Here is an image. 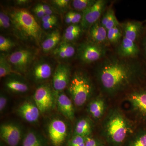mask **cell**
Masks as SVG:
<instances>
[{"label": "cell", "mask_w": 146, "mask_h": 146, "mask_svg": "<svg viewBox=\"0 0 146 146\" xmlns=\"http://www.w3.org/2000/svg\"><path fill=\"white\" fill-rule=\"evenodd\" d=\"M35 56L31 50L21 49L13 52L7 57L13 70L19 74L27 72L34 60Z\"/></svg>", "instance_id": "30bf717a"}, {"label": "cell", "mask_w": 146, "mask_h": 146, "mask_svg": "<svg viewBox=\"0 0 146 146\" xmlns=\"http://www.w3.org/2000/svg\"><path fill=\"white\" fill-rule=\"evenodd\" d=\"M71 77L70 66L64 63L58 64L52 76V86L56 93L63 91L67 88Z\"/></svg>", "instance_id": "4fadbf2b"}, {"label": "cell", "mask_w": 146, "mask_h": 146, "mask_svg": "<svg viewBox=\"0 0 146 146\" xmlns=\"http://www.w3.org/2000/svg\"><path fill=\"white\" fill-rule=\"evenodd\" d=\"M143 24L140 22L129 21L123 24L124 37L136 42L141 34Z\"/></svg>", "instance_id": "7402d4cb"}, {"label": "cell", "mask_w": 146, "mask_h": 146, "mask_svg": "<svg viewBox=\"0 0 146 146\" xmlns=\"http://www.w3.org/2000/svg\"><path fill=\"white\" fill-rule=\"evenodd\" d=\"M86 137L72 135L69 139L66 146H85Z\"/></svg>", "instance_id": "4dcf8cb0"}, {"label": "cell", "mask_w": 146, "mask_h": 146, "mask_svg": "<svg viewBox=\"0 0 146 146\" xmlns=\"http://www.w3.org/2000/svg\"><path fill=\"white\" fill-rule=\"evenodd\" d=\"M106 108L105 100L102 97L99 96L90 101L87 104L86 111L92 119L98 121L103 117Z\"/></svg>", "instance_id": "e0dca14e"}, {"label": "cell", "mask_w": 146, "mask_h": 146, "mask_svg": "<svg viewBox=\"0 0 146 146\" xmlns=\"http://www.w3.org/2000/svg\"><path fill=\"white\" fill-rule=\"evenodd\" d=\"M68 93L75 107H83L91 98L94 86L89 76L83 71H76L67 87Z\"/></svg>", "instance_id": "277c9868"}, {"label": "cell", "mask_w": 146, "mask_h": 146, "mask_svg": "<svg viewBox=\"0 0 146 146\" xmlns=\"http://www.w3.org/2000/svg\"><path fill=\"white\" fill-rule=\"evenodd\" d=\"M33 12L36 16L40 19H42V18L45 16L44 12L36 5L35 6V7L33 9Z\"/></svg>", "instance_id": "f35d334b"}, {"label": "cell", "mask_w": 146, "mask_h": 146, "mask_svg": "<svg viewBox=\"0 0 146 146\" xmlns=\"http://www.w3.org/2000/svg\"><path fill=\"white\" fill-rule=\"evenodd\" d=\"M117 51L120 57L129 58L136 57L140 50L135 42L123 37Z\"/></svg>", "instance_id": "d6986e66"}, {"label": "cell", "mask_w": 146, "mask_h": 146, "mask_svg": "<svg viewBox=\"0 0 146 146\" xmlns=\"http://www.w3.org/2000/svg\"><path fill=\"white\" fill-rule=\"evenodd\" d=\"M75 52L74 46L70 42L65 41L61 42L53 51V54L54 55L63 59L72 57Z\"/></svg>", "instance_id": "603a6c76"}, {"label": "cell", "mask_w": 146, "mask_h": 146, "mask_svg": "<svg viewBox=\"0 0 146 146\" xmlns=\"http://www.w3.org/2000/svg\"><path fill=\"white\" fill-rule=\"evenodd\" d=\"M104 139L91 135L86 138L85 146H107Z\"/></svg>", "instance_id": "1f68e13d"}, {"label": "cell", "mask_w": 146, "mask_h": 146, "mask_svg": "<svg viewBox=\"0 0 146 146\" xmlns=\"http://www.w3.org/2000/svg\"><path fill=\"white\" fill-rule=\"evenodd\" d=\"M31 1L27 0H17L15 1L16 5H24L28 4Z\"/></svg>", "instance_id": "7bdbcfd3"}, {"label": "cell", "mask_w": 146, "mask_h": 146, "mask_svg": "<svg viewBox=\"0 0 146 146\" xmlns=\"http://www.w3.org/2000/svg\"><path fill=\"white\" fill-rule=\"evenodd\" d=\"M107 3V1L104 0H98L94 5L83 11L81 21L82 30L89 29L93 25L98 21Z\"/></svg>", "instance_id": "7c38bea8"}, {"label": "cell", "mask_w": 146, "mask_h": 146, "mask_svg": "<svg viewBox=\"0 0 146 146\" xmlns=\"http://www.w3.org/2000/svg\"><path fill=\"white\" fill-rule=\"evenodd\" d=\"M95 0H74L72 2V6L74 9L84 11L95 3Z\"/></svg>", "instance_id": "f1b7e54d"}, {"label": "cell", "mask_w": 146, "mask_h": 146, "mask_svg": "<svg viewBox=\"0 0 146 146\" xmlns=\"http://www.w3.org/2000/svg\"><path fill=\"white\" fill-rule=\"evenodd\" d=\"M57 21H48V22L42 23V26L45 30L49 29L52 28L57 23Z\"/></svg>", "instance_id": "74e56055"}, {"label": "cell", "mask_w": 146, "mask_h": 146, "mask_svg": "<svg viewBox=\"0 0 146 146\" xmlns=\"http://www.w3.org/2000/svg\"><path fill=\"white\" fill-rule=\"evenodd\" d=\"M9 16L13 28L22 37L34 40L37 43L41 40L42 28L28 11L15 9L10 12Z\"/></svg>", "instance_id": "3957f363"}, {"label": "cell", "mask_w": 146, "mask_h": 146, "mask_svg": "<svg viewBox=\"0 0 146 146\" xmlns=\"http://www.w3.org/2000/svg\"><path fill=\"white\" fill-rule=\"evenodd\" d=\"M145 21V22H146V21Z\"/></svg>", "instance_id": "bcb514c9"}, {"label": "cell", "mask_w": 146, "mask_h": 146, "mask_svg": "<svg viewBox=\"0 0 146 146\" xmlns=\"http://www.w3.org/2000/svg\"><path fill=\"white\" fill-rule=\"evenodd\" d=\"M123 146H146V130L142 129L134 132Z\"/></svg>", "instance_id": "d4e9b609"}, {"label": "cell", "mask_w": 146, "mask_h": 146, "mask_svg": "<svg viewBox=\"0 0 146 146\" xmlns=\"http://www.w3.org/2000/svg\"><path fill=\"white\" fill-rule=\"evenodd\" d=\"M8 98L7 96L3 92L0 94V113L3 114L5 111L7 106Z\"/></svg>", "instance_id": "e575fe53"}, {"label": "cell", "mask_w": 146, "mask_h": 146, "mask_svg": "<svg viewBox=\"0 0 146 146\" xmlns=\"http://www.w3.org/2000/svg\"><path fill=\"white\" fill-rule=\"evenodd\" d=\"M61 35L59 30L55 29L48 35L42 43V50L44 52H47L54 49L59 43Z\"/></svg>", "instance_id": "cb8c5ba5"}, {"label": "cell", "mask_w": 146, "mask_h": 146, "mask_svg": "<svg viewBox=\"0 0 146 146\" xmlns=\"http://www.w3.org/2000/svg\"><path fill=\"white\" fill-rule=\"evenodd\" d=\"M122 31L119 26L115 27L107 31V39L112 43H118L122 36Z\"/></svg>", "instance_id": "f546056e"}, {"label": "cell", "mask_w": 146, "mask_h": 146, "mask_svg": "<svg viewBox=\"0 0 146 146\" xmlns=\"http://www.w3.org/2000/svg\"><path fill=\"white\" fill-rule=\"evenodd\" d=\"M22 146H47V142L44 137L39 132L30 129L25 133Z\"/></svg>", "instance_id": "44dd1931"}, {"label": "cell", "mask_w": 146, "mask_h": 146, "mask_svg": "<svg viewBox=\"0 0 146 146\" xmlns=\"http://www.w3.org/2000/svg\"><path fill=\"white\" fill-rule=\"evenodd\" d=\"M127 100L136 117L146 123V86L131 92L127 96Z\"/></svg>", "instance_id": "9c48e42d"}, {"label": "cell", "mask_w": 146, "mask_h": 146, "mask_svg": "<svg viewBox=\"0 0 146 146\" xmlns=\"http://www.w3.org/2000/svg\"><path fill=\"white\" fill-rule=\"evenodd\" d=\"M72 11H70L65 15V23L68 24H72Z\"/></svg>", "instance_id": "b9f144b4"}, {"label": "cell", "mask_w": 146, "mask_h": 146, "mask_svg": "<svg viewBox=\"0 0 146 146\" xmlns=\"http://www.w3.org/2000/svg\"><path fill=\"white\" fill-rule=\"evenodd\" d=\"M5 145H6V144L4 143V142H3L1 140V143H0V146H6Z\"/></svg>", "instance_id": "f6af8a7d"}, {"label": "cell", "mask_w": 146, "mask_h": 146, "mask_svg": "<svg viewBox=\"0 0 146 146\" xmlns=\"http://www.w3.org/2000/svg\"><path fill=\"white\" fill-rule=\"evenodd\" d=\"M37 7H39V8L42 9L44 12H45L46 11L48 10V9H51V7L49 5H48L46 4L43 3H39L37 4L36 5Z\"/></svg>", "instance_id": "60d3db41"}, {"label": "cell", "mask_w": 146, "mask_h": 146, "mask_svg": "<svg viewBox=\"0 0 146 146\" xmlns=\"http://www.w3.org/2000/svg\"><path fill=\"white\" fill-rule=\"evenodd\" d=\"M106 50L103 45L90 41L83 42L77 49L78 58L83 63H90L102 58L106 54Z\"/></svg>", "instance_id": "ba28073f"}, {"label": "cell", "mask_w": 146, "mask_h": 146, "mask_svg": "<svg viewBox=\"0 0 146 146\" xmlns=\"http://www.w3.org/2000/svg\"><path fill=\"white\" fill-rule=\"evenodd\" d=\"M94 120L89 116H84L79 118L76 121L72 135L87 137L92 135L94 131Z\"/></svg>", "instance_id": "ac0fdd59"}, {"label": "cell", "mask_w": 146, "mask_h": 146, "mask_svg": "<svg viewBox=\"0 0 146 146\" xmlns=\"http://www.w3.org/2000/svg\"><path fill=\"white\" fill-rule=\"evenodd\" d=\"M25 133L22 125L16 122H6L0 126L1 140L8 146H19Z\"/></svg>", "instance_id": "52a82bcc"}, {"label": "cell", "mask_w": 146, "mask_h": 146, "mask_svg": "<svg viewBox=\"0 0 146 146\" xmlns=\"http://www.w3.org/2000/svg\"><path fill=\"white\" fill-rule=\"evenodd\" d=\"M46 132L53 146H63L73 134L70 121L63 117L54 115L46 124Z\"/></svg>", "instance_id": "5b68a950"}, {"label": "cell", "mask_w": 146, "mask_h": 146, "mask_svg": "<svg viewBox=\"0 0 146 146\" xmlns=\"http://www.w3.org/2000/svg\"><path fill=\"white\" fill-rule=\"evenodd\" d=\"M72 24L76 25L79 22H81L82 19V15L81 13L78 12L72 11Z\"/></svg>", "instance_id": "d590c367"}, {"label": "cell", "mask_w": 146, "mask_h": 146, "mask_svg": "<svg viewBox=\"0 0 146 146\" xmlns=\"http://www.w3.org/2000/svg\"><path fill=\"white\" fill-rule=\"evenodd\" d=\"M102 135L108 146H123L134 133L132 122L121 110L111 109L102 122Z\"/></svg>", "instance_id": "7a4b0ae2"}, {"label": "cell", "mask_w": 146, "mask_h": 146, "mask_svg": "<svg viewBox=\"0 0 146 146\" xmlns=\"http://www.w3.org/2000/svg\"><path fill=\"white\" fill-rule=\"evenodd\" d=\"M89 35L91 42L103 45L108 40L107 30L99 21L89 29Z\"/></svg>", "instance_id": "ffe728a7"}, {"label": "cell", "mask_w": 146, "mask_h": 146, "mask_svg": "<svg viewBox=\"0 0 146 146\" xmlns=\"http://www.w3.org/2000/svg\"><path fill=\"white\" fill-rule=\"evenodd\" d=\"M16 112L19 117L30 123H36L41 114L40 110L33 99L24 100L16 108Z\"/></svg>", "instance_id": "8fae6325"}, {"label": "cell", "mask_w": 146, "mask_h": 146, "mask_svg": "<svg viewBox=\"0 0 146 146\" xmlns=\"http://www.w3.org/2000/svg\"><path fill=\"white\" fill-rule=\"evenodd\" d=\"M15 46V44L11 39L5 36H0V51L6 52L10 50Z\"/></svg>", "instance_id": "d6a6232c"}, {"label": "cell", "mask_w": 146, "mask_h": 146, "mask_svg": "<svg viewBox=\"0 0 146 146\" xmlns=\"http://www.w3.org/2000/svg\"><path fill=\"white\" fill-rule=\"evenodd\" d=\"M101 23L107 31L115 27L119 26L120 24L116 18L114 11L109 8L102 18Z\"/></svg>", "instance_id": "484cf974"}, {"label": "cell", "mask_w": 146, "mask_h": 146, "mask_svg": "<svg viewBox=\"0 0 146 146\" xmlns=\"http://www.w3.org/2000/svg\"><path fill=\"white\" fill-rule=\"evenodd\" d=\"M144 70L138 62L116 56L105 59L97 68L96 76L103 91L114 95L142 80Z\"/></svg>", "instance_id": "6da1fadb"}, {"label": "cell", "mask_w": 146, "mask_h": 146, "mask_svg": "<svg viewBox=\"0 0 146 146\" xmlns=\"http://www.w3.org/2000/svg\"><path fill=\"white\" fill-rule=\"evenodd\" d=\"M56 94L58 111L65 119L72 121L75 117V106L72 100L63 91Z\"/></svg>", "instance_id": "9a60e30c"}, {"label": "cell", "mask_w": 146, "mask_h": 146, "mask_svg": "<svg viewBox=\"0 0 146 146\" xmlns=\"http://www.w3.org/2000/svg\"><path fill=\"white\" fill-rule=\"evenodd\" d=\"M32 98L41 114L49 112L56 107V94L52 86L49 84H39Z\"/></svg>", "instance_id": "8992f818"}, {"label": "cell", "mask_w": 146, "mask_h": 146, "mask_svg": "<svg viewBox=\"0 0 146 146\" xmlns=\"http://www.w3.org/2000/svg\"><path fill=\"white\" fill-rule=\"evenodd\" d=\"M18 73L14 71L12 66L4 55L1 54L0 56V77H6L8 76Z\"/></svg>", "instance_id": "83f0119b"}, {"label": "cell", "mask_w": 146, "mask_h": 146, "mask_svg": "<svg viewBox=\"0 0 146 146\" xmlns=\"http://www.w3.org/2000/svg\"><path fill=\"white\" fill-rule=\"evenodd\" d=\"M52 73V67L50 64L44 60H40L33 65L30 74L35 82L42 84L48 79Z\"/></svg>", "instance_id": "2e32d148"}, {"label": "cell", "mask_w": 146, "mask_h": 146, "mask_svg": "<svg viewBox=\"0 0 146 146\" xmlns=\"http://www.w3.org/2000/svg\"><path fill=\"white\" fill-rule=\"evenodd\" d=\"M11 24L10 16L5 12H0V27L2 29H6L10 27Z\"/></svg>", "instance_id": "836d02e7"}, {"label": "cell", "mask_w": 146, "mask_h": 146, "mask_svg": "<svg viewBox=\"0 0 146 146\" xmlns=\"http://www.w3.org/2000/svg\"><path fill=\"white\" fill-rule=\"evenodd\" d=\"M143 50L144 55L146 59V36L143 39Z\"/></svg>", "instance_id": "ee69618b"}, {"label": "cell", "mask_w": 146, "mask_h": 146, "mask_svg": "<svg viewBox=\"0 0 146 146\" xmlns=\"http://www.w3.org/2000/svg\"><path fill=\"white\" fill-rule=\"evenodd\" d=\"M53 21H57V17L54 15H45L42 19V23Z\"/></svg>", "instance_id": "ab89813d"}, {"label": "cell", "mask_w": 146, "mask_h": 146, "mask_svg": "<svg viewBox=\"0 0 146 146\" xmlns=\"http://www.w3.org/2000/svg\"><path fill=\"white\" fill-rule=\"evenodd\" d=\"M4 85L8 92L16 95L25 94L29 91L28 83L20 74H13L6 77Z\"/></svg>", "instance_id": "5bb4252c"}, {"label": "cell", "mask_w": 146, "mask_h": 146, "mask_svg": "<svg viewBox=\"0 0 146 146\" xmlns=\"http://www.w3.org/2000/svg\"><path fill=\"white\" fill-rule=\"evenodd\" d=\"M52 1L55 5L60 8L67 7L70 2L69 0H54Z\"/></svg>", "instance_id": "8d00e7d4"}, {"label": "cell", "mask_w": 146, "mask_h": 146, "mask_svg": "<svg viewBox=\"0 0 146 146\" xmlns=\"http://www.w3.org/2000/svg\"><path fill=\"white\" fill-rule=\"evenodd\" d=\"M81 27L77 25H72L65 29L63 35L64 41L68 42L74 41L77 39L81 34Z\"/></svg>", "instance_id": "4316f807"}]
</instances>
